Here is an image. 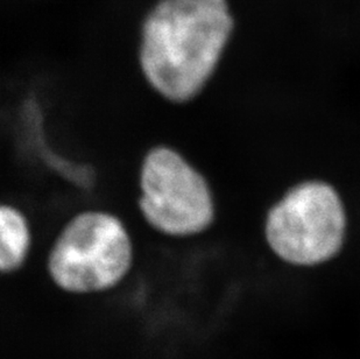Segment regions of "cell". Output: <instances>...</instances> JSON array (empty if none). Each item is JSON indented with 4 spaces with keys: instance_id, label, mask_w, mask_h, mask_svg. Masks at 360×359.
Wrapping results in <instances>:
<instances>
[{
    "instance_id": "6da1fadb",
    "label": "cell",
    "mask_w": 360,
    "mask_h": 359,
    "mask_svg": "<svg viewBox=\"0 0 360 359\" xmlns=\"http://www.w3.org/2000/svg\"><path fill=\"white\" fill-rule=\"evenodd\" d=\"M233 30L226 0H160L147 15L140 65L173 103L195 99L217 67Z\"/></svg>"
},
{
    "instance_id": "7a4b0ae2",
    "label": "cell",
    "mask_w": 360,
    "mask_h": 359,
    "mask_svg": "<svg viewBox=\"0 0 360 359\" xmlns=\"http://www.w3.org/2000/svg\"><path fill=\"white\" fill-rule=\"evenodd\" d=\"M132 241L115 215L90 210L63 227L48 256V275L61 291L95 294L110 291L132 267Z\"/></svg>"
},
{
    "instance_id": "3957f363",
    "label": "cell",
    "mask_w": 360,
    "mask_h": 359,
    "mask_svg": "<svg viewBox=\"0 0 360 359\" xmlns=\"http://www.w3.org/2000/svg\"><path fill=\"white\" fill-rule=\"evenodd\" d=\"M347 215L333 187L309 181L294 187L266 218V239L282 260L300 266L322 264L343 248Z\"/></svg>"
},
{
    "instance_id": "277c9868",
    "label": "cell",
    "mask_w": 360,
    "mask_h": 359,
    "mask_svg": "<svg viewBox=\"0 0 360 359\" xmlns=\"http://www.w3.org/2000/svg\"><path fill=\"white\" fill-rule=\"evenodd\" d=\"M140 190V211L161 234L188 237L214 223V196L207 180L175 149L158 146L147 153Z\"/></svg>"
},
{
    "instance_id": "5b68a950",
    "label": "cell",
    "mask_w": 360,
    "mask_h": 359,
    "mask_svg": "<svg viewBox=\"0 0 360 359\" xmlns=\"http://www.w3.org/2000/svg\"><path fill=\"white\" fill-rule=\"evenodd\" d=\"M0 270L4 275L18 271L25 264L31 246L27 220L12 206L0 209Z\"/></svg>"
}]
</instances>
